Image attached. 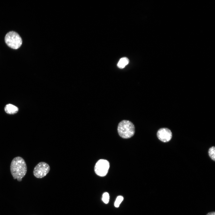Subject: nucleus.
Instances as JSON below:
<instances>
[{
    "label": "nucleus",
    "mask_w": 215,
    "mask_h": 215,
    "mask_svg": "<svg viewBox=\"0 0 215 215\" xmlns=\"http://www.w3.org/2000/svg\"><path fill=\"white\" fill-rule=\"evenodd\" d=\"M10 171L14 179L22 181L27 171V165L23 159L20 156L14 158L11 163Z\"/></svg>",
    "instance_id": "obj_1"
},
{
    "label": "nucleus",
    "mask_w": 215,
    "mask_h": 215,
    "mask_svg": "<svg viewBox=\"0 0 215 215\" xmlns=\"http://www.w3.org/2000/svg\"><path fill=\"white\" fill-rule=\"evenodd\" d=\"M117 130L119 136L124 139L131 137L134 135L135 131L133 124L126 120H122L119 123Z\"/></svg>",
    "instance_id": "obj_2"
},
{
    "label": "nucleus",
    "mask_w": 215,
    "mask_h": 215,
    "mask_svg": "<svg viewBox=\"0 0 215 215\" xmlns=\"http://www.w3.org/2000/svg\"><path fill=\"white\" fill-rule=\"evenodd\" d=\"M4 40L9 47L14 49L19 48L22 42V39L19 34L13 31H9L6 34Z\"/></svg>",
    "instance_id": "obj_3"
},
{
    "label": "nucleus",
    "mask_w": 215,
    "mask_h": 215,
    "mask_svg": "<svg viewBox=\"0 0 215 215\" xmlns=\"http://www.w3.org/2000/svg\"><path fill=\"white\" fill-rule=\"evenodd\" d=\"M50 170V167L47 163L44 162H40L35 167L33 174L37 178H42L48 174Z\"/></svg>",
    "instance_id": "obj_4"
},
{
    "label": "nucleus",
    "mask_w": 215,
    "mask_h": 215,
    "mask_svg": "<svg viewBox=\"0 0 215 215\" xmlns=\"http://www.w3.org/2000/svg\"><path fill=\"white\" fill-rule=\"evenodd\" d=\"M110 167L109 162L107 160L101 159L96 163L94 170L95 173L100 176H105L107 173Z\"/></svg>",
    "instance_id": "obj_5"
},
{
    "label": "nucleus",
    "mask_w": 215,
    "mask_h": 215,
    "mask_svg": "<svg viewBox=\"0 0 215 215\" xmlns=\"http://www.w3.org/2000/svg\"><path fill=\"white\" fill-rule=\"evenodd\" d=\"M157 135L159 139L164 142L170 141L172 137V133L171 130L166 128H161L159 130Z\"/></svg>",
    "instance_id": "obj_6"
},
{
    "label": "nucleus",
    "mask_w": 215,
    "mask_h": 215,
    "mask_svg": "<svg viewBox=\"0 0 215 215\" xmlns=\"http://www.w3.org/2000/svg\"><path fill=\"white\" fill-rule=\"evenodd\" d=\"M5 112L8 114H14L16 113L18 111V108L11 104L7 105L4 108Z\"/></svg>",
    "instance_id": "obj_7"
},
{
    "label": "nucleus",
    "mask_w": 215,
    "mask_h": 215,
    "mask_svg": "<svg viewBox=\"0 0 215 215\" xmlns=\"http://www.w3.org/2000/svg\"><path fill=\"white\" fill-rule=\"evenodd\" d=\"M129 62V60L126 57L121 58L119 61L117 65L118 67L121 69L124 68Z\"/></svg>",
    "instance_id": "obj_8"
},
{
    "label": "nucleus",
    "mask_w": 215,
    "mask_h": 215,
    "mask_svg": "<svg viewBox=\"0 0 215 215\" xmlns=\"http://www.w3.org/2000/svg\"><path fill=\"white\" fill-rule=\"evenodd\" d=\"M208 154L211 158L214 161L215 160V147L212 146L208 150Z\"/></svg>",
    "instance_id": "obj_9"
},
{
    "label": "nucleus",
    "mask_w": 215,
    "mask_h": 215,
    "mask_svg": "<svg viewBox=\"0 0 215 215\" xmlns=\"http://www.w3.org/2000/svg\"><path fill=\"white\" fill-rule=\"evenodd\" d=\"M123 197L121 196H118L116 198L114 203V206L116 208L119 206V205L122 201Z\"/></svg>",
    "instance_id": "obj_10"
},
{
    "label": "nucleus",
    "mask_w": 215,
    "mask_h": 215,
    "mask_svg": "<svg viewBox=\"0 0 215 215\" xmlns=\"http://www.w3.org/2000/svg\"><path fill=\"white\" fill-rule=\"evenodd\" d=\"M102 199L105 203L107 204L108 203L109 199V195L108 193L105 192L103 194Z\"/></svg>",
    "instance_id": "obj_11"
},
{
    "label": "nucleus",
    "mask_w": 215,
    "mask_h": 215,
    "mask_svg": "<svg viewBox=\"0 0 215 215\" xmlns=\"http://www.w3.org/2000/svg\"><path fill=\"white\" fill-rule=\"evenodd\" d=\"M206 215H215V212L213 211L209 212Z\"/></svg>",
    "instance_id": "obj_12"
}]
</instances>
